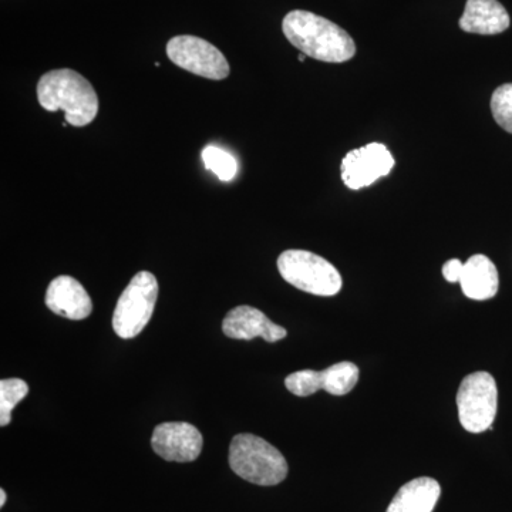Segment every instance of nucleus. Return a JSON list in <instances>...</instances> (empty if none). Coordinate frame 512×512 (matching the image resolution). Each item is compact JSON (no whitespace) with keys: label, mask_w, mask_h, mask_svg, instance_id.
I'll return each mask as SVG.
<instances>
[{"label":"nucleus","mask_w":512,"mask_h":512,"mask_svg":"<svg viewBox=\"0 0 512 512\" xmlns=\"http://www.w3.org/2000/svg\"><path fill=\"white\" fill-rule=\"evenodd\" d=\"M440 495V484L434 478H414L394 495L386 512H433Z\"/></svg>","instance_id":"4468645a"},{"label":"nucleus","mask_w":512,"mask_h":512,"mask_svg":"<svg viewBox=\"0 0 512 512\" xmlns=\"http://www.w3.org/2000/svg\"><path fill=\"white\" fill-rule=\"evenodd\" d=\"M202 434L190 423H163L154 429L151 447L165 461L191 463L200 457Z\"/></svg>","instance_id":"1a4fd4ad"},{"label":"nucleus","mask_w":512,"mask_h":512,"mask_svg":"<svg viewBox=\"0 0 512 512\" xmlns=\"http://www.w3.org/2000/svg\"><path fill=\"white\" fill-rule=\"evenodd\" d=\"M458 419L468 433L493 429L498 409V389L490 373L468 375L457 393Z\"/></svg>","instance_id":"423d86ee"},{"label":"nucleus","mask_w":512,"mask_h":512,"mask_svg":"<svg viewBox=\"0 0 512 512\" xmlns=\"http://www.w3.org/2000/svg\"><path fill=\"white\" fill-rule=\"evenodd\" d=\"M298 60H299V62H305L306 55H303V53H302V55H299Z\"/></svg>","instance_id":"4be33fe9"},{"label":"nucleus","mask_w":512,"mask_h":512,"mask_svg":"<svg viewBox=\"0 0 512 512\" xmlns=\"http://www.w3.org/2000/svg\"><path fill=\"white\" fill-rule=\"evenodd\" d=\"M464 264L460 259H450L443 266V276L450 284H460L461 274H463Z\"/></svg>","instance_id":"aec40b11"},{"label":"nucleus","mask_w":512,"mask_h":512,"mask_svg":"<svg viewBox=\"0 0 512 512\" xmlns=\"http://www.w3.org/2000/svg\"><path fill=\"white\" fill-rule=\"evenodd\" d=\"M202 161L207 170L217 175L221 181L234 180L237 175V160L220 147L207 146L202 150Z\"/></svg>","instance_id":"f3484780"},{"label":"nucleus","mask_w":512,"mask_h":512,"mask_svg":"<svg viewBox=\"0 0 512 512\" xmlns=\"http://www.w3.org/2000/svg\"><path fill=\"white\" fill-rule=\"evenodd\" d=\"M282 30L292 46L320 62L345 63L356 55L355 40L346 30L308 10L288 13Z\"/></svg>","instance_id":"f257e3e1"},{"label":"nucleus","mask_w":512,"mask_h":512,"mask_svg":"<svg viewBox=\"0 0 512 512\" xmlns=\"http://www.w3.org/2000/svg\"><path fill=\"white\" fill-rule=\"evenodd\" d=\"M323 390L332 396H345L355 389L359 380V367L352 362H340L322 370Z\"/></svg>","instance_id":"2eb2a0df"},{"label":"nucleus","mask_w":512,"mask_h":512,"mask_svg":"<svg viewBox=\"0 0 512 512\" xmlns=\"http://www.w3.org/2000/svg\"><path fill=\"white\" fill-rule=\"evenodd\" d=\"M37 100L52 113L63 110L66 123L73 127L89 126L99 113V97L92 83L72 69L43 74L37 83Z\"/></svg>","instance_id":"f03ea898"},{"label":"nucleus","mask_w":512,"mask_h":512,"mask_svg":"<svg viewBox=\"0 0 512 512\" xmlns=\"http://www.w3.org/2000/svg\"><path fill=\"white\" fill-rule=\"evenodd\" d=\"M393 167L394 158L387 147L370 143L346 154L342 161V180L350 190H362L389 175Z\"/></svg>","instance_id":"6e6552de"},{"label":"nucleus","mask_w":512,"mask_h":512,"mask_svg":"<svg viewBox=\"0 0 512 512\" xmlns=\"http://www.w3.org/2000/svg\"><path fill=\"white\" fill-rule=\"evenodd\" d=\"M229 466L248 483L265 487L281 484L288 476V463L281 451L254 434H238L232 439Z\"/></svg>","instance_id":"7ed1b4c3"},{"label":"nucleus","mask_w":512,"mask_h":512,"mask_svg":"<svg viewBox=\"0 0 512 512\" xmlns=\"http://www.w3.org/2000/svg\"><path fill=\"white\" fill-rule=\"evenodd\" d=\"M6 498H8V495H6V491L0 490V507H3V505L6 504Z\"/></svg>","instance_id":"412c9836"},{"label":"nucleus","mask_w":512,"mask_h":512,"mask_svg":"<svg viewBox=\"0 0 512 512\" xmlns=\"http://www.w3.org/2000/svg\"><path fill=\"white\" fill-rule=\"evenodd\" d=\"M167 56L181 69L211 80L229 76V63L221 50L197 36H175L167 43Z\"/></svg>","instance_id":"0eeeda50"},{"label":"nucleus","mask_w":512,"mask_h":512,"mask_svg":"<svg viewBox=\"0 0 512 512\" xmlns=\"http://www.w3.org/2000/svg\"><path fill=\"white\" fill-rule=\"evenodd\" d=\"M45 302L50 311L70 320L89 318L93 311L89 293L77 279L67 275L57 276L50 282Z\"/></svg>","instance_id":"9b49d317"},{"label":"nucleus","mask_w":512,"mask_h":512,"mask_svg":"<svg viewBox=\"0 0 512 512\" xmlns=\"http://www.w3.org/2000/svg\"><path fill=\"white\" fill-rule=\"evenodd\" d=\"M29 393V386L22 379H3L0 382V426H8L12 412Z\"/></svg>","instance_id":"dca6fc26"},{"label":"nucleus","mask_w":512,"mask_h":512,"mask_svg":"<svg viewBox=\"0 0 512 512\" xmlns=\"http://www.w3.org/2000/svg\"><path fill=\"white\" fill-rule=\"evenodd\" d=\"M222 330L231 339L262 338L269 343L279 342L288 335L285 328L272 322L264 312L247 305L229 311L222 322Z\"/></svg>","instance_id":"9d476101"},{"label":"nucleus","mask_w":512,"mask_h":512,"mask_svg":"<svg viewBox=\"0 0 512 512\" xmlns=\"http://www.w3.org/2000/svg\"><path fill=\"white\" fill-rule=\"evenodd\" d=\"M158 282L151 272H138L121 293L113 313V329L121 339H133L143 332L156 308Z\"/></svg>","instance_id":"39448f33"},{"label":"nucleus","mask_w":512,"mask_h":512,"mask_svg":"<svg viewBox=\"0 0 512 512\" xmlns=\"http://www.w3.org/2000/svg\"><path fill=\"white\" fill-rule=\"evenodd\" d=\"M491 113L498 126L512 134V83L495 89L491 97Z\"/></svg>","instance_id":"6ab92c4d"},{"label":"nucleus","mask_w":512,"mask_h":512,"mask_svg":"<svg viewBox=\"0 0 512 512\" xmlns=\"http://www.w3.org/2000/svg\"><path fill=\"white\" fill-rule=\"evenodd\" d=\"M460 285L468 299L473 301L493 299L500 289V278L493 261L481 254L471 256L464 264Z\"/></svg>","instance_id":"ddd939ff"},{"label":"nucleus","mask_w":512,"mask_h":512,"mask_svg":"<svg viewBox=\"0 0 512 512\" xmlns=\"http://www.w3.org/2000/svg\"><path fill=\"white\" fill-rule=\"evenodd\" d=\"M510 25V15L498 0H467L460 19V28L474 35H500Z\"/></svg>","instance_id":"f8f14e48"},{"label":"nucleus","mask_w":512,"mask_h":512,"mask_svg":"<svg viewBox=\"0 0 512 512\" xmlns=\"http://www.w3.org/2000/svg\"><path fill=\"white\" fill-rule=\"evenodd\" d=\"M279 274L288 284L316 296H335L342 289L338 269L322 256L288 249L278 258Z\"/></svg>","instance_id":"20e7f679"},{"label":"nucleus","mask_w":512,"mask_h":512,"mask_svg":"<svg viewBox=\"0 0 512 512\" xmlns=\"http://www.w3.org/2000/svg\"><path fill=\"white\" fill-rule=\"evenodd\" d=\"M286 389L298 397H308L323 390V373L316 370H299L285 379Z\"/></svg>","instance_id":"a211bd4d"}]
</instances>
